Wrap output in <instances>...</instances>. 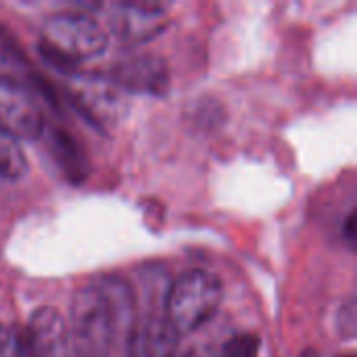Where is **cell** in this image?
Here are the masks:
<instances>
[{
	"instance_id": "obj_1",
	"label": "cell",
	"mask_w": 357,
	"mask_h": 357,
	"mask_svg": "<svg viewBox=\"0 0 357 357\" xmlns=\"http://www.w3.org/2000/svg\"><path fill=\"white\" fill-rule=\"evenodd\" d=\"M109 33L107 27L88 13H56L42 23L38 50L65 77L77 71L79 61L102 54Z\"/></svg>"
},
{
	"instance_id": "obj_2",
	"label": "cell",
	"mask_w": 357,
	"mask_h": 357,
	"mask_svg": "<svg viewBox=\"0 0 357 357\" xmlns=\"http://www.w3.org/2000/svg\"><path fill=\"white\" fill-rule=\"evenodd\" d=\"M67 335L73 357H109L111 354L119 333L111 303L98 280L73 295Z\"/></svg>"
},
{
	"instance_id": "obj_3",
	"label": "cell",
	"mask_w": 357,
	"mask_h": 357,
	"mask_svg": "<svg viewBox=\"0 0 357 357\" xmlns=\"http://www.w3.org/2000/svg\"><path fill=\"white\" fill-rule=\"evenodd\" d=\"M224 297L222 280L207 270H188L169 282L165 312L178 335L205 326L220 310Z\"/></svg>"
},
{
	"instance_id": "obj_4",
	"label": "cell",
	"mask_w": 357,
	"mask_h": 357,
	"mask_svg": "<svg viewBox=\"0 0 357 357\" xmlns=\"http://www.w3.org/2000/svg\"><path fill=\"white\" fill-rule=\"evenodd\" d=\"M144 289L151 299L142 303L136 301V318L126 337L128 357H176L180 335L165 312L167 291L155 297V284Z\"/></svg>"
},
{
	"instance_id": "obj_5",
	"label": "cell",
	"mask_w": 357,
	"mask_h": 357,
	"mask_svg": "<svg viewBox=\"0 0 357 357\" xmlns=\"http://www.w3.org/2000/svg\"><path fill=\"white\" fill-rule=\"evenodd\" d=\"M65 94L73 109L100 132L117 128L128 111L123 92L105 75L75 71L67 75Z\"/></svg>"
},
{
	"instance_id": "obj_6",
	"label": "cell",
	"mask_w": 357,
	"mask_h": 357,
	"mask_svg": "<svg viewBox=\"0 0 357 357\" xmlns=\"http://www.w3.org/2000/svg\"><path fill=\"white\" fill-rule=\"evenodd\" d=\"M109 29L126 44H144L167 25L161 4L153 2H115L109 6Z\"/></svg>"
},
{
	"instance_id": "obj_7",
	"label": "cell",
	"mask_w": 357,
	"mask_h": 357,
	"mask_svg": "<svg viewBox=\"0 0 357 357\" xmlns=\"http://www.w3.org/2000/svg\"><path fill=\"white\" fill-rule=\"evenodd\" d=\"M109 79L121 90V92H134V94H149V96H163L169 92V67L165 59L157 54H132L123 61H119Z\"/></svg>"
},
{
	"instance_id": "obj_8",
	"label": "cell",
	"mask_w": 357,
	"mask_h": 357,
	"mask_svg": "<svg viewBox=\"0 0 357 357\" xmlns=\"http://www.w3.org/2000/svg\"><path fill=\"white\" fill-rule=\"evenodd\" d=\"M0 126L19 140H36L46 128V119L31 92L15 82L0 77Z\"/></svg>"
},
{
	"instance_id": "obj_9",
	"label": "cell",
	"mask_w": 357,
	"mask_h": 357,
	"mask_svg": "<svg viewBox=\"0 0 357 357\" xmlns=\"http://www.w3.org/2000/svg\"><path fill=\"white\" fill-rule=\"evenodd\" d=\"M42 136H46V146L56 165L61 167V172L65 174V178L73 184L84 182L90 174V161L79 142L67 130L50 123H46Z\"/></svg>"
},
{
	"instance_id": "obj_10",
	"label": "cell",
	"mask_w": 357,
	"mask_h": 357,
	"mask_svg": "<svg viewBox=\"0 0 357 357\" xmlns=\"http://www.w3.org/2000/svg\"><path fill=\"white\" fill-rule=\"evenodd\" d=\"M27 169V161L17 136L0 126V176L4 180H19Z\"/></svg>"
},
{
	"instance_id": "obj_11",
	"label": "cell",
	"mask_w": 357,
	"mask_h": 357,
	"mask_svg": "<svg viewBox=\"0 0 357 357\" xmlns=\"http://www.w3.org/2000/svg\"><path fill=\"white\" fill-rule=\"evenodd\" d=\"M224 357H259V339L253 335H238L222 347Z\"/></svg>"
},
{
	"instance_id": "obj_12",
	"label": "cell",
	"mask_w": 357,
	"mask_h": 357,
	"mask_svg": "<svg viewBox=\"0 0 357 357\" xmlns=\"http://www.w3.org/2000/svg\"><path fill=\"white\" fill-rule=\"evenodd\" d=\"M339 335L343 339H354L356 335V301L349 299L341 310H339V320H337Z\"/></svg>"
},
{
	"instance_id": "obj_13",
	"label": "cell",
	"mask_w": 357,
	"mask_h": 357,
	"mask_svg": "<svg viewBox=\"0 0 357 357\" xmlns=\"http://www.w3.org/2000/svg\"><path fill=\"white\" fill-rule=\"evenodd\" d=\"M0 357H25L21 337L0 324Z\"/></svg>"
},
{
	"instance_id": "obj_14",
	"label": "cell",
	"mask_w": 357,
	"mask_h": 357,
	"mask_svg": "<svg viewBox=\"0 0 357 357\" xmlns=\"http://www.w3.org/2000/svg\"><path fill=\"white\" fill-rule=\"evenodd\" d=\"M184 357H224L222 356V349H215V347H209V345H201V347H195L190 349Z\"/></svg>"
},
{
	"instance_id": "obj_15",
	"label": "cell",
	"mask_w": 357,
	"mask_h": 357,
	"mask_svg": "<svg viewBox=\"0 0 357 357\" xmlns=\"http://www.w3.org/2000/svg\"><path fill=\"white\" fill-rule=\"evenodd\" d=\"M345 236H347V241L354 245V238H356V213H349V215H347V222H345Z\"/></svg>"
}]
</instances>
